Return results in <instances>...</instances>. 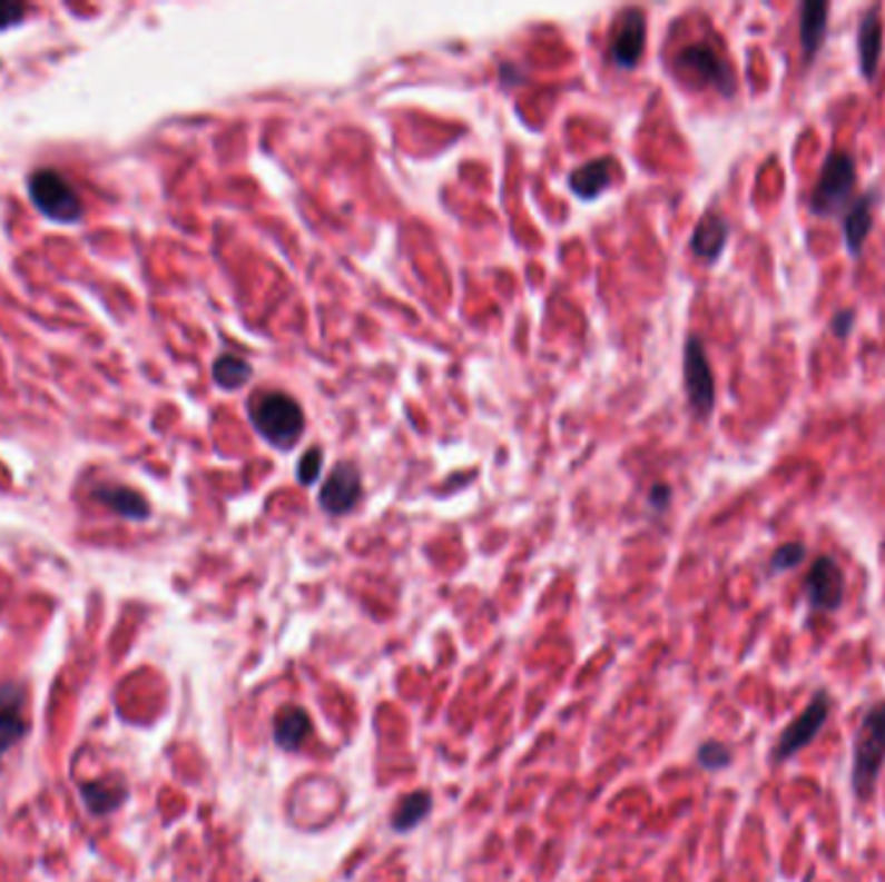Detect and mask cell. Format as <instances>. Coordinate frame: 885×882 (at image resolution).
<instances>
[{"instance_id":"1","label":"cell","mask_w":885,"mask_h":882,"mask_svg":"<svg viewBox=\"0 0 885 882\" xmlns=\"http://www.w3.org/2000/svg\"><path fill=\"white\" fill-rule=\"evenodd\" d=\"M852 790L859 800H867L878 784L885 761V702L865 712L852 745Z\"/></svg>"},{"instance_id":"2","label":"cell","mask_w":885,"mask_h":882,"mask_svg":"<svg viewBox=\"0 0 885 882\" xmlns=\"http://www.w3.org/2000/svg\"><path fill=\"white\" fill-rule=\"evenodd\" d=\"M254 430L275 448H291L303 433V409L298 402L281 392H262L249 399Z\"/></svg>"},{"instance_id":"3","label":"cell","mask_w":885,"mask_h":882,"mask_svg":"<svg viewBox=\"0 0 885 882\" xmlns=\"http://www.w3.org/2000/svg\"><path fill=\"white\" fill-rule=\"evenodd\" d=\"M857 185V163L855 156L849 150H832L826 156L820 174L813 187L808 208L813 216L826 218L836 216L847 208V200L852 197V189Z\"/></svg>"},{"instance_id":"4","label":"cell","mask_w":885,"mask_h":882,"mask_svg":"<svg viewBox=\"0 0 885 882\" xmlns=\"http://www.w3.org/2000/svg\"><path fill=\"white\" fill-rule=\"evenodd\" d=\"M29 200L35 202V208L42 212L47 220L62 222V226H73L81 220L83 205L81 197L76 195V189L70 187V181L55 169H37L29 174L27 179Z\"/></svg>"},{"instance_id":"5","label":"cell","mask_w":885,"mask_h":882,"mask_svg":"<svg viewBox=\"0 0 885 882\" xmlns=\"http://www.w3.org/2000/svg\"><path fill=\"white\" fill-rule=\"evenodd\" d=\"M676 70L697 86H712L722 97H732L738 89L736 73L725 62L712 44H687L676 54Z\"/></svg>"},{"instance_id":"6","label":"cell","mask_w":885,"mask_h":882,"mask_svg":"<svg viewBox=\"0 0 885 882\" xmlns=\"http://www.w3.org/2000/svg\"><path fill=\"white\" fill-rule=\"evenodd\" d=\"M828 712H832V698H828L826 691H818V694L810 698V704L783 730V735H779V741L775 745V761L793 759L797 751H803L805 745L816 741L820 727L826 725Z\"/></svg>"},{"instance_id":"7","label":"cell","mask_w":885,"mask_h":882,"mask_svg":"<svg viewBox=\"0 0 885 882\" xmlns=\"http://www.w3.org/2000/svg\"><path fill=\"white\" fill-rule=\"evenodd\" d=\"M684 386H687V396L691 409L699 417H709L715 409V376L709 368L705 345L699 337H689L687 347H684Z\"/></svg>"},{"instance_id":"8","label":"cell","mask_w":885,"mask_h":882,"mask_svg":"<svg viewBox=\"0 0 885 882\" xmlns=\"http://www.w3.org/2000/svg\"><path fill=\"white\" fill-rule=\"evenodd\" d=\"M805 598L816 611H836L844 603V572L832 556H818L805 575Z\"/></svg>"},{"instance_id":"9","label":"cell","mask_w":885,"mask_h":882,"mask_svg":"<svg viewBox=\"0 0 885 882\" xmlns=\"http://www.w3.org/2000/svg\"><path fill=\"white\" fill-rule=\"evenodd\" d=\"M361 492H363V482H361V472L353 464H340L334 466V472L330 474V479L324 482L322 487V495H318V503L326 513L332 515H345L353 511L357 505V499H361Z\"/></svg>"},{"instance_id":"10","label":"cell","mask_w":885,"mask_h":882,"mask_svg":"<svg viewBox=\"0 0 885 882\" xmlns=\"http://www.w3.org/2000/svg\"><path fill=\"white\" fill-rule=\"evenodd\" d=\"M645 13L637 11H627L621 16L617 31H613V39H611V60L617 62L619 68H635L637 60L642 58V50H645Z\"/></svg>"},{"instance_id":"11","label":"cell","mask_w":885,"mask_h":882,"mask_svg":"<svg viewBox=\"0 0 885 882\" xmlns=\"http://www.w3.org/2000/svg\"><path fill=\"white\" fill-rule=\"evenodd\" d=\"M883 54V21H881V6L867 8L859 19L857 29V58H859V73L865 81H873L878 76Z\"/></svg>"},{"instance_id":"12","label":"cell","mask_w":885,"mask_h":882,"mask_svg":"<svg viewBox=\"0 0 885 882\" xmlns=\"http://www.w3.org/2000/svg\"><path fill=\"white\" fill-rule=\"evenodd\" d=\"M27 733V717H23V691L16 683L0 686V759Z\"/></svg>"},{"instance_id":"13","label":"cell","mask_w":885,"mask_h":882,"mask_svg":"<svg viewBox=\"0 0 885 882\" xmlns=\"http://www.w3.org/2000/svg\"><path fill=\"white\" fill-rule=\"evenodd\" d=\"M875 202H878V192H865L859 195L855 202H852V208L844 212V244H847V249L852 257H859V251H863V244L867 241V236H871V228H873V218H875Z\"/></svg>"},{"instance_id":"14","label":"cell","mask_w":885,"mask_h":882,"mask_svg":"<svg viewBox=\"0 0 885 882\" xmlns=\"http://www.w3.org/2000/svg\"><path fill=\"white\" fill-rule=\"evenodd\" d=\"M828 13H832V6L824 3V0H808V3L800 6V44L805 60L808 62L816 58L820 47H824L828 31Z\"/></svg>"},{"instance_id":"15","label":"cell","mask_w":885,"mask_h":882,"mask_svg":"<svg viewBox=\"0 0 885 882\" xmlns=\"http://www.w3.org/2000/svg\"><path fill=\"white\" fill-rule=\"evenodd\" d=\"M94 499L107 505L111 513L122 515V518L130 521H146L150 515L148 499L142 497L140 492L122 487V484H101V487L94 489Z\"/></svg>"},{"instance_id":"16","label":"cell","mask_w":885,"mask_h":882,"mask_svg":"<svg viewBox=\"0 0 885 882\" xmlns=\"http://www.w3.org/2000/svg\"><path fill=\"white\" fill-rule=\"evenodd\" d=\"M728 236H730L728 220L717 216V212H707V216L697 222V228H694L691 251L697 254L699 259L715 261L722 254L725 244H728Z\"/></svg>"},{"instance_id":"17","label":"cell","mask_w":885,"mask_h":882,"mask_svg":"<svg viewBox=\"0 0 885 882\" xmlns=\"http://www.w3.org/2000/svg\"><path fill=\"white\" fill-rule=\"evenodd\" d=\"M275 743L283 751H298L311 735V717L301 706H285L273 722Z\"/></svg>"},{"instance_id":"18","label":"cell","mask_w":885,"mask_h":882,"mask_svg":"<svg viewBox=\"0 0 885 882\" xmlns=\"http://www.w3.org/2000/svg\"><path fill=\"white\" fill-rule=\"evenodd\" d=\"M611 166L613 161L609 158H598V161H590L586 166H580L578 171L570 174V187L578 197H586V200H593L606 189L611 179Z\"/></svg>"},{"instance_id":"19","label":"cell","mask_w":885,"mask_h":882,"mask_svg":"<svg viewBox=\"0 0 885 882\" xmlns=\"http://www.w3.org/2000/svg\"><path fill=\"white\" fill-rule=\"evenodd\" d=\"M81 794L86 807L94 815H107L111 810H117L125 800V786L117 779H104V782H86L81 784Z\"/></svg>"},{"instance_id":"20","label":"cell","mask_w":885,"mask_h":882,"mask_svg":"<svg viewBox=\"0 0 885 882\" xmlns=\"http://www.w3.org/2000/svg\"><path fill=\"white\" fill-rule=\"evenodd\" d=\"M433 810V797L427 792H414L410 797H404L399 802V807L394 810L392 825L394 831H412L414 825H420Z\"/></svg>"},{"instance_id":"21","label":"cell","mask_w":885,"mask_h":882,"mask_svg":"<svg viewBox=\"0 0 885 882\" xmlns=\"http://www.w3.org/2000/svg\"><path fill=\"white\" fill-rule=\"evenodd\" d=\"M213 378L220 388H242L252 378V365L238 355H220L213 365Z\"/></svg>"},{"instance_id":"22","label":"cell","mask_w":885,"mask_h":882,"mask_svg":"<svg viewBox=\"0 0 885 882\" xmlns=\"http://www.w3.org/2000/svg\"><path fill=\"white\" fill-rule=\"evenodd\" d=\"M805 554H808V549H805V544L789 542L785 546H779V549L771 554L769 569L771 572H787V569L800 567L803 559H805Z\"/></svg>"},{"instance_id":"23","label":"cell","mask_w":885,"mask_h":882,"mask_svg":"<svg viewBox=\"0 0 885 882\" xmlns=\"http://www.w3.org/2000/svg\"><path fill=\"white\" fill-rule=\"evenodd\" d=\"M697 756H699V764L705 766V769H709V772H717V769H722V766L730 764V751L725 749L722 743H715V741H709V743L701 745Z\"/></svg>"},{"instance_id":"24","label":"cell","mask_w":885,"mask_h":882,"mask_svg":"<svg viewBox=\"0 0 885 882\" xmlns=\"http://www.w3.org/2000/svg\"><path fill=\"white\" fill-rule=\"evenodd\" d=\"M318 472H322V450L311 448V450H306V456H303L298 464L301 484H314L318 479Z\"/></svg>"},{"instance_id":"25","label":"cell","mask_w":885,"mask_h":882,"mask_svg":"<svg viewBox=\"0 0 885 882\" xmlns=\"http://www.w3.org/2000/svg\"><path fill=\"white\" fill-rule=\"evenodd\" d=\"M852 327H855V311H852V308H842V311L834 314V319H832L834 337H839V339L849 337Z\"/></svg>"},{"instance_id":"26","label":"cell","mask_w":885,"mask_h":882,"mask_svg":"<svg viewBox=\"0 0 885 882\" xmlns=\"http://www.w3.org/2000/svg\"><path fill=\"white\" fill-rule=\"evenodd\" d=\"M23 13H27V6H19V3H0V31L16 27V23H21Z\"/></svg>"},{"instance_id":"27","label":"cell","mask_w":885,"mask_h":882,"mask_svg":"<svg viewBox=\"0 0 885 882\" xmlns=\"http://www.w3.org/2000/svg\"><path fill=\"white\" fill-rule=\"evenodd\" d=\"M668 499H671V489H668L666 484H656L650 492V503L656 505L658 511H663V507L668 505Z\"/></svg>"}]
</instances>
